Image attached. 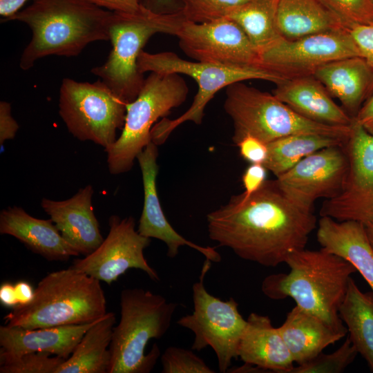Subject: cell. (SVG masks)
<instances>
[{
    "label": "cell",
    "instance_id": "cell-1",
    "mask_svg": "<svg viewBox=\"0 0 373 373\" xmlns=\"http://www.w3.org/2000/svg\"><path fill=\"white\" fill-rule=\"evenodd\" d=\"M208 235L219 246L265 267L285 263L293 251L305 248L316 227L313 209L298 204L266 180L248 198L242 194L207 216Z\"/></svg>",
    "mask_w": 373,
    "mask_h": 373
},
{
    "label": "cell",
    "instance_id": "cell-2",
    "mask_svg": "<svg viewBox=\"0 0 373 373\" xmlns=\"http://www.w3.org/2000/svg\"><path fill=\"white\" fill-rule=\"evenodd\" d=\"M112 14L83 0H34L6 19L26 23L32 32L20 68L27 70L49 55L77 56L90 43L110 40Z\"/></svg>",
    "mask_w": 373,
    "mask_h": 373
},
{
    "label": "cell",
    "instance_id": "cell-3",
    "mask_svg": "<svg viewBox=\"0 0 373 373\" xmlns=\"http://www.w3.org/2000/svg\"><path fill=\"white\" fill-rule=\"evenodd\" d=\"M285 263L289 272L265 278L261 285L262 293L273 300L291 298L297 306L347 332L338 310L351 275L356 271L354 267L322 249L293 251Z\"/></svg>",
    "mask_w": 373,
    "mask_h": 373
},
{
    "label": "cell",
    "instance_id": "cell-4",
    "mask_svg": "<svg viewBox=\"0 0 373 373\" xmlns=\"http://www.w3.org/2000/svg\"><path fill=\"white\" fill-rule=\"evenodd\" d=\"M100 282L71 267L49 273L30 303L12 308L3 317L5 325L36 329L97 321L107 314Z\"/></svg>",
    "mask_w": 373,
    "mask_h": 373
},
{
    "label": "cell",
    "instance_id": "cell-5",
    "mask_svg": "<svg viewBox=\"0 0 373 373\" xmlns=\"http://www.w3.org/2000/svg\"><path fill=\"white\" fill-rule=\"evenodd\" d=\"M119 304L121 318L113 330L108 373H149L160 350L154 343L145 354L146 346L149 340L160 338L167 332L178 304L138 287L123 289Z\"/></svg>",
    "mask_w": 373,
    "mask_h": 373
},
{
    "label": "cell",
    "instance_id": "cell-6",
    "mask_svg": "<svg viewBox=\"0 0 373 373\" xmlns=\"http://www.w3.org/2000/svg\"><path fill=\"white\" fill-rule=\"evenodd\" d=\"M224 109L233 122L236 145L247 135L268 144L298 133H318L347 140L352 132V126H334L308 119L272 93L242 82L226 88Z\"/></svg>",
    "mask_w": 373,
    "mask_h": 373
},
{
    "label": "cell",
    "instance_id": "cell-7",
    "mask_svg": "<svg viewBox=\"0 0 373 373\" xmlns=\"http://www.w3.org/2000/svg\"><path fill=\"white\" fill-rule=\"evenodd\" d=\"M139 70L142 73L183 74L193 78L198 90L189 108L174 119L164 117L151 129V141L156 145L165 142L170 134L180 124L193 122L200 124L207 104L216 93L236 82L249 79H260L276 85L285 79L279 74L262 67L227 66L201 61H191L180 58L173 52L149 53L143 50L137 59Z\"/></svg>",
    "mask_w": 373,
    "mask_h": 373
},
{
    "label": "cell",
    "instance_id": "cell-8",
    "mask_svg": "<svg viewBox=\"0 0 373 373\" xmlns=\"http://www.w3.org/2000/svg\"><path fill=\"white\" fill-rule=\"evenodd\" d=\"M188 93V86L179 74L151 73L135 99L126 104L120 136L106 150L111 174L131 170L137 155L151 142L153 124L182 104Z\"/></svg>",
    "mask_w": 373,
    "mask_h": 373
},
{
    "label": "cell",
    "instance_id": "cell-9",
    "mask_svg": "<svg viewBox=\"0 0 373 373\" xmlns=\"http://www.w3.org/2000/svg\"><path fill=\"white\" fill-rule=\"evenodd\" d=\"M169 13L146 7L137 14L113 12L109 26L112 50L107 60L90 72L125 104L135 99L145 80L137 66L139 55L153 35L167 34Z\"/></svg>",
    "mask_w": 373,
    "mask_h": 373
},
{
    "label": "cell",
    "instance_id": "cell-10",
    "mask_svg": "<svg viewBox=\"0 0 373 373\" xmlns=\"http://www.w3.org/2000/svg\"><path fill=\"white\" fill-rule=\"evenodd\" d=\"M126 104L100 79L89 83L64 78L61 82L59 113L68 131L105 151L117 140V129L124 126Z\"/></svg>",
    "mask_w": 373,
    "mask_h": 373
},
{
    "label": "cell",
    "instance_id": "cell-11",
    "mask_svg": "<svg viewBox=\"0 0 373 373\" xmlns=\"http://www.w3.org/2000/svg\"><path fill=\"white\" fill-rule=\"evenodd\" d=\"M211 262L206 259L199 280L192 286L193 313L181 317L177 323L193 332L192 350L212 348L219 371L224 373L227 372L232 360L238 357L247 320L239 312L238 303L233 298L224 301L207 291L204 280Z\"/></svg>",
    "mask_w": 373,
    "mask_h": 373
},
{
    "label": "cell",
    "instance_id": "cell-12",
    "mask_svg": "<svg viewBox=\"0 0 373 373\" xmlns=\"http://www.w3.org/2000/svg\"><path fill=\"white\" fill-rule=\"evenodd\" d=\"M169 34L176 36L182 50L195 61L262 67L256 48L240 27L228 18L195 23L183 20L176 11Z\"/></svg>",
    "mask_w": 373,
    "mask_h": 373
},
{
    "label": "cell",
    "instance_id": "cell-13",
    "mask_svg": "<svg viewBox=\"0 0 373 373\" xmlns=\"http://www.w3.org/2000/svg\"><path fill=\"white\" fill-rule=\"evenodd\" d=\"M262 67L285 79L313 75L320 66L341 59L361 57L347 29L283 37L260 53Z\"/></svg>",
    "mask_w": 373,
    "mask_h": 373
},
{
    "label": "cell",
    "instance_id": "cell-14",
    "mask_svg": "<svg viewBox=\"0 0 373 373\" xmlns=\"http://www.w3.org/2000/svg\"><path fill=\"white\" fill-rule=\"evenodd\" d=\"M345 149L348 171L344 186L323 202L320 215L365 224L373 221V135L354 120Z\"/></svg>",
    "mask_w": 373,
    "mask_h": 373
},
{
    "label": "cell",
    "instance_id": "cell-15",
    "mask_svg": "<svg viewBox=\"0 0 373 373\" xmlns=\"http://www.w3.org/2000/svg\"><path fill=\"white\" fill-rule=\"evenodd\" d=\"M108 225V234L99 247L84 258L75 260L70 267L108 285L132 268L141 269L153 280L160 281L157 271L144 256L151 238L135 230L134 218L113 215Z\"/></svg>",
    "mask_w": 373,
    "mask_h": 373
},
{
    "label": "cell",
    "instance_id": "cell-16",
    "mask_svg": "<svg viewBox=\"0 0 373 373\" xmlns=\"http://www.w3.org/2000/svg\"><path fill=\"white\" fill-rule=\"evenodd\" d=\"M345 144L326 147L304 157L276 178L278 186L298 204L311 209L317 200L337 195L348 171Z\"/></svg>",
    "mask_w": 373,
    "mask_h": 373
},
{
    "label": "cell",
    "instance_id": "cell-17",
    "mask_svg": "<svg viewBox=\"0 0 373 373\" xmlns=\"http://www.w3.org/2000/svg\"><path fill=\"white\" fill-rule=\"evenodd\" d=\"M157 146L151 141L137 156L142 172L144 196L137 231L144 237L164 242L166 245V254L169 258H175L180 247L189 246L203 254L206 259L220 262L221 256L215 248L200 246L186 240L172 227L166 218L156 186L158 173Z\"/></svg>",
    "mask_w": 373,
    "mask_h": 373
},
{
    "label": "cell",
    "instance_id": "cell-18",
    "mask_svg": "<svg viewBox=\"0 0 373 373\" xmlns=\"http://www.w3.org/2000/svg\"><path fill=\"white\" fill-rule=\"evenodd\" d=\"M93 187L86 185L67 200L43 198L41 202L65 240L85 256L98 248L104 239L93 209Z\"/></svg>",
    "mask_w": 373,
    "mask_h": 373
},
{
    "label": "cell",
    "instance_id": "cell-19",
    "mask_svg": "<svg viewBox=\"0 0 373 373\" xmlns=\"http://www.w3.org/2000/svg\"><path fill=\"white\" fill-rule=\"evenodd\" d=\"M244 363L231 372L289 373L292 356L278 330L267 316L251 313L238 349Z\"/></svg>",
    "mask_w": 373,
    "mask_h": 373
},
{
    "label": "cell",
    "instance_id": "cell-20",
    "mask_svg": "<svg viewBox=\"0 0 373 373\" xmlns=\"http://www.w3.org/2000/svg\"><path fill=\"white\" fill-rule=\"evenodd\" d=\"M97 321L36 329L1 325L0 363L32 352H45L67 359L86 332Z\"/></svg>",
    "mask_w": 373,
    "mask_h": 373
},
{
    "label": "cell",
    "instance_id": "cell-21",
    "mask_svg": "<svg viewBox=\"0 0 373 373\" xmlns=\"http://www.w3.org/2000/svg\"><path fill=\"white\" fill-rule=\"evenodd\" d=\"M0 233L16 238L47 260L66 261L79 255L62 237L50 218H35L19 207L1 210Z\"/></svg>",
    "mask_w": 373,
    "mask_h": 373
},
{
    "label": "cell",
    "instance_id": "cell-22",
    "mask_svg": "<svg viewBox=\"0 0 373 373\" xmlns=\"http://www.w3.org/2000/svg\"><path fill=\"white\" fill-rule=\"evenodd\" d=\"M272 94L301 116L334 126H352L354 117L332 99L325 87L314 76L287 79Z\"/></svg>",
    "mask_w": 373,
    "mask_h": 373
},
{
    "label": "cell",
    "instance_id": "cell-23",
    "mask_svg": "<svg viewBox=\"0 0 373 373\" xmlns=\"http://www.w3.org/2000/svg\"><path fill=\"white\" fill-rule=\"evenodd\" d=\"M316 237L322 249L353 265L373 292V248L363 223L321 216Z\"/></svg>",
    "mask_w": 373,
    "mask_h": 373
},
{
    "label": "cell",
    "instance_id": "cell-24",
    "mask_svg": "<svg viewBox=\"0 0 373 373\" xmlns=\"http://www.w3.org/2000/svg\"><path fill=\"white\" fill-rule=\"evenodd\" d=\"M313 75L352 117L373 88V69L361 57L327 63L318 67Z\"/></svg>",
    "mask_w": 373,
    "mask_h": 373
},
{
    "label": "cell",
    "instance_id": "cell-25",
    "mask_svg": "<svg viewBox=\"0 0 373 373\" xmlns=\"http://www.w3.org/2000/svg\"><path fill=\"white\" fill-rule=\"evenodd\" d=\"M278 328L294 362L298 365L316 357L347 333L297 305L287 314L285 321Z\"/></svg>",
    "mask_w": 373,
    "mask_h": 373
},
{
    "label": "cell",
    "instance_id": "cell-26",
    "mask_svg": "<svg viewBox=\"0 0 373 373\" xmlns=\"http://www.w3.org/2000/svg\"><path fill=\"white\" fill-rule=\"evenodd\" d=\"M276 23L280 35L296 39L307 35L347 29L321 0H279Z\"/></svg>",
    "mask_w": 373,
    "mask_h": 373
},
{
    "label": "cell",
    "instance_id": "cell-27",
    "mask_svg": "<svg viewBox=\"0 0 373 373\" xmlns=\"http://www.w3.org/2000/svg\"><path fill=\"white\" fill-rule=\"evenodd\" d=\"M115 322L113 312L96 321L57 373H108L111 360L109 347Z\"/></svg>",
    "mask_w": 373,
    "mask_h": 373
},
{
    "label": "cell",
    "instance_id": "cell-28",
    "mask_svg": "<svg viewBox=\"0 0 373 373\" xmlns=\"http://www.w3.org/2000/svg\"><path fill=\"white\" fill-rule=\"evenodd\" d=\"M338 314L351 343L373 371V292L361 291L350 278Z\"/></svg>",
    "mask_w": 373,
    "mask_h": 373
},
{
    "label": "cell",
    "instance_id": "cell-29",
    "mask_svg": "<svg viewBox=\"0 0 373 373\" xmlns=\"http://www.w3.org/2000/svg\"><path fill=\"white\" fill-rule=\"evenodd\" d=\"M347 140L318 133L285 136L267 144L268 155L263 165L277 178L304 157L326 147L344 145Z\"/></svg>",
    "mask_w": 373,
    "mask_h": 373
},
{
    "label": "cell",
    "instance_id": "cell-30",
    "mask_svg": "<svg viewBox=\"0 0 373 373\" xmlns=\"http://www.w3.org/2000/svg\"><path fill=\"white\" fill-rule=\"evenodd\" d=\"M278 1L250 0L225 17L240 27L260 55L283 37L276 23Z\"/></svg>",
    "mask_w": 373,
    "mask_h": 373
},
{
    "label": "cell",
    "instance_id": "cell-31",
    "mask_svg": "<svg viewBox=\"0 0 373 373\" xmlns=\"http://www.w3.org/2000/svg\"><path fill=\"white\" fill-rule=\"evenodd\" d=\"M357 354L348 337L335 352H321L312 359L294 366L289 373H340L354 361Z\"/></svg>",
    "mask_w": 373,
    "mask_h": 373
},
{
    "label": "cell",
    "instance_id": "cell-32",
    "mask_svg": "<svg viewBox=\"0 0 373 373\" xmlns=\"http://www.w3.org/2000/svg\"><path fill=\"white\" fill-rule=\"evenodd\" d=\"M250 0H180L178 10L180 17L195 23H204L224 18L233 8Z\"/></svg>",
    "mask_w": 373,
    "mask_h": 373
},
{
    "label": "cell",
    "instance_id": "cell-33",
    "mask_svg": "<svg viewBox=\"0 0 373 373\" xmlns=\"http://www.w3.org/2000/svg\"><path fill=\"white\" fill-rule=\"evenodd\" d=\"M65 361L48 353H28L0 363V373H57Z\"/></svg>",
    "mask_w": 373,
    "mask_h": 373
},
{
    "label": "cell",
    "instance_id": "cell-34",
    "mask_svg": "<svg viewBox=\"0 0 373 373\" xmlns=\"http://www.w3.org/2000/svg\"><path fill=\"white\" fill-rule=\"evenodd\" d=\"M162 373H214L216 372L191 350L169 347L161 356Z\"/></svg>",
    "mask_w": 373,
    "mask_h": 373
},
{
    "label": "cell",
    "instance_id": "cell-35",
    "mask_svg": "<svg viewBox=\"0 0 373 373\" xmlns=\"http://www.w3.org/2000/svg\"><path fill=\"white\" fill-rule=\"evenodd\" d=\"M347 28L355 24L373 23L371 0H321Z\"/></svg>",
    "mask_w": 373,
    "mask_h": 373
},
{
    "label": "cell",
    "instance_id": "cell-36",
    "mask_svg": "<svg viewBox=\"0 0 373 373\" xmlns=\"http://www.w3.org/2000/svg\"><path fill=\"white\" fill-rule=\"evenodd\" d=\"M361 56L373 69V23L355 24L347 28Z\"/></svg>",
    "mask_w": 373,
    "mask_h": 373
},
{
    "label": "cell",
    "instance_id": "cell-37",
    "mask_svg": "<svg viewBox=\"0 0 373 373\" xmlns=\"http://www.w3.org/2000/svg\"><path fill=\"white\" fill-rule=\"evenodd\" d=\"M240 154L251 164H263L268 155L267 143L254 136L247 135L237 144Z\"/></svg>",
    "mask_w": 373,
    "mask_h": 373
},
{
    "label": "cell",
    "instance_id": "cell-38",
    "mask_svg": "<svg viewBox=\"0 0 373 373\" xmlns=\"http://www.w3.org/2000/svg\"><path fill=\"white\" fill-rule=\"evenodd\" d=\"M267 169L263 164H251L244 172L242 181L245 189L243 197L248 198L261 188L265 182Z\"/></svg>",
    "mask_w": 373,
    "mask_h": 373
},
{
    "label": "cell",
    "instance_id": "cell-39",
    "mask_svg": "<svg viewBox=\"0 0 373 373\" xmlns=\"http://www.w3.org/2000/svg\"><path fill=\"white\" fill-rule=\"evenodd\" d=\"M109 11L137 14L141 12L144 6L141 0H83Z\"/></svg>",
    "mask_w": 373,
    "mask_h": 373
},
{
    "label": "cell",
    "instance_id": "cell-40",
    "mask_svg": "<svg viewBox=\"0 0 373 373\" xmlns=\"http://www.w3.org/2000/svg\"><path fill=\"white\" fill-rule=\"evenodd\" d=\"M19 129V125L11 115L10 104L0 102V145L6 140L13 139Z\"/></svg>",
    "mask_w": 373,
    "mask_h": 373
},
{
    "label": "cell",
    "instance_id": "cell-41",
    "mask_svg": "<svg viewBox=\"0 0 373 373\" xmlns=\"http://www.w3.org/2000/svg\"><path fill=\"white\" fill-rule=\"evenodd\" d=\"M354 120L367 132L373 135V94L360 108Z\"/></svg>",
    "mask_w": 373,
    "mask_h": 373
},
{
    "label": "cell",
    "instance_id": "cell-42",
    "mask_svg": "<svg viewBox=\"0 0 373 373\" xmlns=\"http://www.w3.org/2000/svg\"><path fill=\"white\" fill-rule=\"evenodd\" d=\"M0 301L3 306L8 307L14 308L19 305L15 285L9 282L1 285Z\"/></svg>",
    "mask_w": 373,
    "mask_h": 373
},
{
    "label": "cell",
    "instance_id": "cell-43",
    "mask_svg": "<svg viewBox=\"0 0 373 373\" xmlns=\"http://www.w3.org/2000/svg\"><path fill=\"white\" fill-rule=\"evenodd\" d=\"M15 286L19 305L28 304L32 300L35 290L28 282L18 281Z\"/></svg>",
    "mask_w": 373,
    "mask_h": 373
},
{
    "label": "cell",
    "instance_id": "cell-44",
    "mask_svg": "<svg viewBox=\"0 0 373 373\" xmlns=\"http://www.w3.org/2000/svg\"><path fill=\"white\" fill-rule=\"evenodd\" d=\"M27 0H0V15L6 19L14 15Z\"/></svg>",
    "mask_w": 373,
    "mask_h": 373
},
{
    "label": "cell",
    "instance_id": "cell-45",
    "mask_svg": "<svg viewBox=\"0 0 373 373\" xmlns=\"http://www.w3.org/2000/svg\"><path fill=\"white\" fill-rule=\"evenodd\" d=\"M165 0H142V3L146 8L157 11L160 10V7L162 6Z\"/></svg>",
    "mask_w": 373,
    "mask_h": 373
},
{
    "label": "cell",
    "instance_id": "cell-46",
    "mask_svg": "<svg viewBox=\"0 0 373 373\" xmlns=\"http://www.w3.org/2000/svg\"><path fill=\"white\" fill-rule=\"evenodd\" d=\"M368 238L373 248V221L365 224Z\"/></svg>",
    "mask_w": 373,
    "mask_h": 373
},
{
    "label": "cell",
    "instance_id": "cell-47",
    "mask_svg": "<svg viewBox=\"0 0 373 373\" xmlns=\"http://www.w3.org/2000/svg\"><path fill=\"white\" fill-rule=\"evenodd\" d=\"M371 1H372V3H373V0H371Z\"/></svg>",
    "mask_w": 373,
    "mask_h": 373
}]
</instances>
